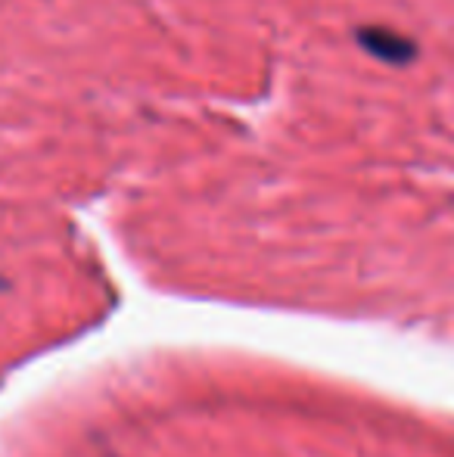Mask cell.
<instances>
[{
	"instance_id": "6da1fadb",
	"label": "cell",
	"mask_w": 454,
	"mask_h": 457,
	"mask_svg": "<svg viewBox=\"0 0 454 457\" xmlns=\"http://www.w3.org/2000/svg\"><path fill=\"white\" fill-rule=\"evenodd\" d=\"M361 41L370 54L383 56V60H408V56L414 54V47H411L414 41L392 35V31H386V29L383 31H361Z\"/></svg>"
}]
</instances>
